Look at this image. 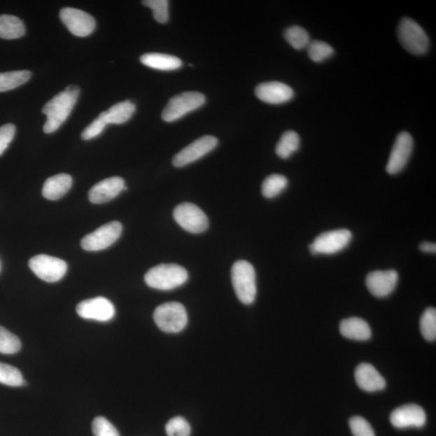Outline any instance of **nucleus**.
I'll return each mask as SVG.
<instances>
[{
    "label": "nucleus",
    "mask_w": 436,
    "mask_h": 436,
    "mask_svg": "<svg viewBox=\"0 0 436 436\" xmlns=\"http://www.w3.org/2000/svg\"><path fill=\"white\" fill-rule=\"evenodd\" d=\"M80 93V87L75 85L67 87L45 105L42 113L47 117L43 128L45 134L55 132L65 122L75 107Z\"/></svg>",
    "instance_id": "1"
},
{
    "label": "nucleus",
    "mask_w": 436,
    "mask_h": 436,
    "mask_svg": "<svg viewBox=\"0 0 436 436\" xmlns=\"http://www.w3.org/2000/svg\"><path fill=\"white\" fill-rule=\"evenodd\" d=\"M188 274L185 267L174 264H162L152 267L145 275L147 286L159 290H172L185 283Z\"/></svg>",
    "instance_id": "2"
},
{
    "label": "nucleus",
    "mask_w": 436,
    "mask_h": 436,
    "mask_svg": "<svg viewBox=\"0 0 436 436\" xmlns=\"http://www.w3.org/2000/svg\"><path fill=\"white\" fill-rule=\"evenodd\" d=\"M231 278H232L236 295L239 301L245 304L253 303L257 293L254 267L248 261H237L233 265Z\"/></svg>",
    "instance_id": "3"
},
{
    "label": "nucleus",
    "mask_w": 436,
    "mask_h": 436,
    "mask_svg": "<svg viewBox=\"0 0 436 436\" xmlns=\"http://www.w3.org/2000/svg\"><path fill=\"white\" fill-rule=\"evenodd\" d=\"M402 45L414 55H423L429 48L428 36L423 29L411 18H402L398 27Z\"/></svg>",
    "instance_id": "4"
},
{
    "label": "nucleus",
    "mask_w": 436,
    "mask_h": 436,
    "mask_svg": "<svg viewBox=\"0 0 436 436\" xmlns=\"http://www.w3.org/2000/svg\"><path fill=\"white\" fill-rule=\"evenodd\" d=\"M154 319L157 328L167 333L181 332L188 324L186 309L178 302H167L157 307Z\"/></svg>",
    "instance_id": "5"
},
{
    "label": "nucleus",
    "mask_w": 436,
    "mask_h": 436,
    "mask_svg": "<svg viewBox=\"0 0 436 436\" xmlns=\"http://www.w3.org/2000/svg\"><path fill=\"white\" fill-rule=\"evenodd\" d=\"M206 103V97L197 92H183L171 98L162 113V118L166 122H176L183 115L201 108Z\"/></svg>",
    "instance_id": "6"
},
{
    "label": "nucleus",
    "mask_w": 436,
    "mask_h": 436,
    "mask_svg": "<svg viewBox=\"0 0 436 436\" xmlns=\"http://www.w3.org/2000/svg\"><path fill=\"white\" fill-rule=\"evenodd\" d=\"M351 239L353 234L349 230L328 231L314 239L309 245V251L314 255H334L346 248Z\"/></svg>",
    "instance_id": "7"
},
{
    "label": "nucleus",
    "mask_w": 436,
    "mask_h": 436,
    "mask_svg": "<svg viewBox=\"0 0 436 436\" xmlns=\"http://www.w3.org/2000/svg\"><path fill=\"white\" fill-rule=\"evenodd\" d=\"M29 266L36 276L49 283L59 281L67 272L64 260L47 255L34 256L29 260Z\"/></svg>",
    "instance_id": "8"
},
{
    "label": "nucleus",
    "mask_w": 436,
    "mask_h": 436,
    "mask_svg": "<svg viewBox=\"0 0 436 436\" xmlns=\"http://www.w3.org/2000/svg\"><path fill=\"white\" fill-rule=\"evenodd\" d=\"M174 218L178 225L192 234H201L209 228V219L201 209L192 203H183L174 210Z\"/></svg>",
    "instance_id": "9"
},
{
    "label": "nucleus",
    "mask_w": 436,
    "mask_h": 436,
    "mask_svg": "<svg viewBox=\"0 0 436 436\" xmlns=\"http://www.w3.org/2000/svg\"><path fill=\"white\" fill-rule=\"evenodd\" d=\"M122 225L119 222L104 224L89 234L81 241V246L87 251H99L111 246L122 233Z\"/></svg>",
    "instance_id": "10"
},
{
    "label": "nucleus",
    "mask_w": 436,
    "mask_h": 436,
    "mask_svg": "<svg viewBox=\"0 0 436 436\" xmlns=\"http://www.w3.org/2000/svg\"><path fill=\"white\" fill-rule=\"evenodd\" d=\"M217 138L213 136H204L188 145L174 157L172 164L176 167H183L196 162L216 148Z\"/></svg>",
    "instance_id": "11"
},
{
    "label": "nucleus",
    "mask_w": 436,
    "mask_h": 436,
    "mask_svg": "<svg viewBox=\"0 0 436 436\" xmlns=\"http://www.w3.org/2000/svg\"><path fill=\"white\" fill-rule=\"evenodd\" d=\"M60 19L73 35L80 38L91 35L96 29V20L93 17L80 9L63 8L60 12Z\"/></svg>",
    "instance_id": "12"
},
{
    "label": "nucleus",
    "mask_w": 436,
    "mask_h": 436,
    "mask_svg": "<svg viewBox=\"0 0 436 436\" xmlns=\"http://www.w3.org/2000/svg\"><path fill=\"white\" fill-rule=\"evenodd\" d=\"M414 141L411 134L402 132L398 135L386 166L390 175L401 172L412 154Z\"/></svg>",
    "instance_id": "13"
},
{
    "label": "nucleus",
    "mask_w": 436,
    "mask_h": 436,
    "mask_svg": "<svg viewBox=\"0 0 436 436\" xmlns=\"http://www.w3.org/2000/svg\"><path fill=\"white\" fill-rule=\"evenodd\" d=\"M76 312L84 319L96 320L99 322H108L115 316L113 304L107 298L98 297L83 301L78 304Z\"/></svg>",
    "instance_id": "14"
},
{
    "label": "nucleus",
    "mask_w": 436,
    "mask_h": 436,
    "mask_svg": "<svg viewBox=\"0 0 436 436\" xmlns=\"http://www.w3.org/2000/svg\"><path fill=\"white\" fill-rule=\"evenodd\" d=\"M391 423L398 429L421 428L427 423V416L421 407L416 404H409L398 407L392 412Z\"/></svg>",
    "instance_id": "15"
},
{
    "label": "nucleus",
    "mask_w": 436,
    "mask_h": 436,
    "mask_svg": "<svg viewBox=\"0 0 436 436\" xmlns=\"http://www.w3.org/2000/svg\"><path fill=\"white\" fill-rule=\"evenodd\" d=\"M398 273L395 270L376 271L366 277L367 290L377 297H386L395 291Z\"/></svg>",
    "instance_id": "16"
},
{
    "label": "nucleus",
    "mask_w": 436,
    "mask_h": 436,
    "mask_svg": "<svg viewBox=\"0 0 436 436\" xmlns=\"http://www.w3.org/2000/svg\"><path fill=\"white\" fill-rule=\"evenodd\" d=\"M125 181L120 177H110L99 182L89 191L88 198L93 204H104L112 201L125 190Z\"/></svg>",
    "instance_id": "17"
},
{
    "label": "nucleus",
    "mask_w": 436,
    "mask_h": 436,
    "mask_svg": "<svg viewBox=\"0 0 436 436\" xmlns=\"http://www.w3.org/2000/svg\"><path fill=\"white\" fill-rule=\"evenodd\" d=\"M255 94L261 101L271 104H281L291 101L294 92L290 87L280 82L260 84L255 88Z\"/></svg>",
    "instance_id": "18"
},
{
    "label": "nucleus",
    "mask_w": 436,
    "mask_h": 436,
    "mask_svg": "<svg viewBox=\"0 0 436 436\" xmlns=\"http://www.w3.org/2000/svg\"><path fill=\"white\" fill-rule=\"evenodd\" d=\"M355 378L357 385L366 392H377L384 390L386 381L374 366L362 363L356 367Z\"/></svg>",
    "instance_id": "19"
},
{
    "label": "nucleus",
    "mask_w": 436,
    "mask_h": 436,
    "mask_svg": "<svg viewBox=\"0 0 436 436\" xmlns=\"http://www.w3.org/2000/svg\"><path fill=\"white\" fill-rule=\"evenodd\" d=\"M72 183V177L64 173L50 177L47 178L42 188V195L50 201H57L69 192Z\"/></svg>",
    "instance_id": "20"
},
{
    "label": "nucleus",
    "mask_w": 436,
    "mask_h": 436,
    "mask_svg": "<svg viewBox=\"0 0 436 436\" xmlns=\"http://www.w3.org/2000/svg\"><path fill=\"white\" fill-rule=\"evenodd\" d=\"M340 333L345 338L356 340H369L372 336L371 328L364 319L349 318L343 320L339 325Z\"/></svg>",
    "instance_id": "21"
},
{
    "label": "nucleus",
    "mask_w": 436,
    "mask_h": 436,
    "mask_svg": "<svg viewBox=\"0 0 436 436\" xmlns=\"http://www.w3.org/2000/svg\"><path fill=\"white\" fill-rule=\"evenodd\" d=\"M140 60L143 64L155 70L175 71L182 66V61L178 57L157 52L145 54Z\"/></svg>",
    "instance_id": "22"
},
{
    "label": "nucleus",
    "mask_w": 436,
    "mask_h": 436,
    "mask_svg": "<svg viewBox=\"0 0 436 436\" xmlns=\"http://www.w3.org/2000/svg\"><path fill=\"white\" fill-rule=\"evenodd\" d=\"M25 34L23 21L15 15H0V38L13 40Z\"/></svg>",
    "instance_id": "23"
},
{
    "label": "nucleus",
    "mask_w": 436,
    "mask_h": 436,
    "mask_svg": "<svg viewBox=\"0 0 436 436\" xmlns=\"http://www.w3.org/2000/svg\"><path fill=\"white\" fill-rule=\"evenodd\" d=\"M134 103L125 101L113 105L108 111L103 112L105 120L108 124L120 125L127 122L135 113Z\"/></svg>",
    "instance_id": "24"
},
{
    "label": "nucleus",
    "mask_w": 436,
    "mask_h": 436,
    "mask_svg": "<svg viewBox=\"0 0 436 436\" xmlns=\"http://www.w3.org/2000/svg\"><path fill=\"white\" fill-rule=\"evenodd\" d=\"M300 146V138L294 131H287L281 136L276 147V153L281 159H288Z\"/></svg>",
    "instance_id": "25"
},
{
    "label": "nucleus",
    "mask_w": 436,
    "mask_h": 436,
    "mask_svg": "<svg viewBox=\"0 0 436 436\" xmlns=\"http://www.w3.org/2000/svg\"><path fill=\"white\" fill-rule=\"evenodd\" d=\"M31 78L29 71L0 73V92H8L28 82Z\"/></svg>",
    "instance_id": "26"
},
{
    "label": "nucleus",
    "mask_w": 436,
    "mask_h": 436,
    "mask_svg": "<svg viewBox=\"0 0 436 436\" xmlns=\"http://www.w3.org/2000/svg\"><path fill=\"white\" fill-rule=\"evenodd\" d=\"M288 186V180L281 175H271L267 176L262 185V196L267 199L279 196Z\"/></svg>",
    "instance_id": "27"
},
{
    "label": "nucleus",
    "mask_w": 436,
    "mask_h": 436,
    "mask_svg": "<svg viewBox=\"0 0 436 436\" xmlns=\"http://www.w3.org/2000/svg\"><path fill=\"white\" fill-rule=\"evenodd\" d=\"M285 38L294 49L301 50L307 48L309 42V36L306 29L300 26H292L285 31Z\"/></svg>",
    "instance_id": "28"
},
{
    "label": "nucleus",
    "mask_w": 436,
    "mask_h": 436,
    "mask_svg": "<svg viewBox=\"0 0 436 436\" xmlns=\"http://www.w3.org/2000/svg\"><path fill=\"white\" fill-rule=\"evenodd\" d=\"M420 330L423 338L430 342L436 339V311L435 308H428L420 320Z\"/></svg>",
    "instance_id": "29"
},
{
    "label": "nucleus",
    "mask_w": 436,
    "mask_h": 436,
    "mask_svg": "<svg viewBox=\"0 0 436 436\" xmlns=\"http://www.w3.org/2000/svg\"><path fill=\"white\" fill-rule=\"evenodd\" d=\"M309 59L314 62H322L334 55L332 46L324 41H313L307 46Z\"/></svg>",
    "instance_id": "30"
},
{
    "label": "nucleus",
    "mask_w": 436,
    "mask_h": 436,
    "mask_svg": "<svg viewBox=\"0 0 436 436\" xmlns=\"http://www.w3.org/2000/svg\"><path fill=\"white\" fill-rule=\"evenodd\" d=\"M0 383L8 386L17 387L24 384L20 371L12 365L0 363Z\"/></svg>",
    "instance_id": "31"
},
{
    "label": "nucleus",
    "mask_w": 436,
    "mask_h": 436,
    "mask_svg": "<svg viewBox=\"0 0 436 436\" xmlns=\"http://www.w3.org/2000/svg\"><path fill=\"white\" fill-rule=\"evenodd\" d=\"M20 349L21 343L17 336L0 327V353L13 355L17 353Z\"/></svg>",
    "instance_id": "32"
},
{
    "label": "nucleus",
    "mask_w": 436,
    "mask_h": 436,
    "mask_svg": "<svg viewBox=\"0 0 436 436\" xmlns=\"http://www.w3.org/2000/svg\"><path fill=\"white\" fill-rule=\"evenodd\" d=\"M143 4L153 10L154 18L157 22L165 24L169 20V2L167 0H146Z\"/></svg>",
    "instance_id": "33"
},
{
    "label": "nucleus",
    "mask_w": 436,
    "mask_h": 436,
    "mask_svg": "<svg viewBox=\"0 0 436 436\" xmlns=\"http://www.w3.org/2000/svg\"><path fill=\"white\" fill-rule=\"evenodd\" d=\"M166 433L168 436H190V424L183 417L173 418L166 425Z\"/></svg>",
    "instance_id": "34"
},
{
    "label": "nucleus",
    "mask_w": 436,
    "mask_h": 436,
    "mask_svg": "<svg viewBox=\"0 0 436 436\" xmlns=\"http://www.w3.org/2000/svg\"><path fill=\"white\" fill-rule=\"evenodd\" d=\"M92 433L94 436H120L117 428L104 417L93 420Z\"/></svg>",
    "instance_id": "35"
},
{
    "label": "nucleus",
    "mask_w": 436,
    "mask_h": 436,
    "mask_svg": "<svg viewBox=\"0 0 436 436\" xmlns=\"http://www.w3.org/2000/svg\"><path fill=\"white\" fill-rule=\"evenodd\" d=\"M349 426L354 436H376L374 428L364 418H351L349 420Z\"/></svg>",
    "instance_id": "36"
},
{
    "label": "nucleus",
    "mask_w": 436,
    "mask_h": 436,
    "mask_svg": "<svg viewBox=\"0 0 436 436\" xmlns=\"http://www.w3.org/2000/svg\"><path fill=\"white\" fill-rule=\"evenodd\" d=\"M107 125L106 120H105L104 115L103 113H101L96 120H94L93 122L83 131L81 134L82 139L88 141L97 138V136L101 134Z\"/></svg>",
    "instance_id": "37"
},
{
    "label": "nucleus",
    "mask_w": 436,
    "mask_h": 436,
    "mask_svg": "<svg viewBox=\"0 0 436 436\" xmlns=\"http://www.w3.org/2000/svg\"><path fill=\"white\" fill-rule=\"evenodd\" d=\"M15 134V127L13 124H7L0 127V156L6 150L12 143Z\"/></svg>",
    "instance_id": "38"
},
{
    "label": "nucleus",
    "mask_w": 436,
    "mask_h": 436,
    "mask_svg": "<svg viewBox=\"0 0 436 436\" xmlns=\"http://www.w3.org/2000/svg\"><path fill=\"white\" fill-rule=\"evenodd\" d=\"M420 251L424 252V253H436V245L433 243H429V241H424L419 245Z\"/></svg>",
    "instance_id": "39"
}]
</instances>
